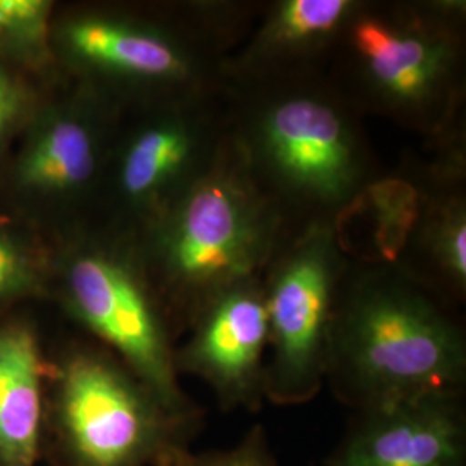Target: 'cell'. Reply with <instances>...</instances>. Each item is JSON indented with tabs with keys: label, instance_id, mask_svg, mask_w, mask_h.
<instances>
[{
	"label": "cell",
	"instance_id": "obj_1",
	"mask_svg": "<svg viewBox=\"0 0 466 466\" xmlns=\"http://www.w3.org/2000/svg\"><path fill=\"white\" fill-rule=\"evenodd\" d=\"M228 138L289 230L337 223L383 171L365 116L327 71L223 84Z\"/></svg>",
	"mask_w": 466,
	"mask_h": 466
},
{
	"label": "cell",
	"instance_id": "obj_2",
	"mask_svg": "<svg viewBox=\"0 0 466 466\" xmlns=\"http://www.w3.org/2000/svg\"><path fill=\"white\" fill-rule=\"evenodd\" d=\"M458 309L400 265L350 258L325 385L352 413L465 398L466 335Z\"/></svg>",
	"mask_w": 466,
	"mask_h": 466
},
{
	"label": "cell",
	"instance_id": "obj_3",
	"mask_svg": "<svg viewBox=\"0 0 466 466\" xmlns=\"http://www.w3.org/2000/svg\"><path fill=\"white\" fill-rule=\"evenodd\" d=\"M261 4L192 0L154 13L78 7L54 19V56L121 109L211 92L223 86V65Z\"/></svg>",
	"mask_w": 466,
	"mask_h": 466
},
{
	"label": "cell",
	"instance_id": "obj_4",
	"mask_svg": "<svg viewBox=\"0 0 466 466\" xmlns=\"http://www.w3.org/2000/svg\"><path fill=\"white\" fill-rule=\"evenodd\" d=\"M363 115L435 146L465 132L463 0H361L327 69Z\"/></svg>",
	"mask_w": 466,
	"mask_h": 466
},
{
	"label": "cell",
	"instance_id": "obj_5",
	"mask_svg": "<svg viewBox=\"0 0 466 466\" xmlns=\"http://www.w3.org/2000/svg\"><path fill=\"white\" fill-rule=\"evenodd\" d=\"M287 232L228 138L208 171L134 237L177 339L219 292L259 279Z\"/></svg>",
	"mask_w": 466,
	"mask_h": 466
},
{
	"label": "cell",
	"instance_id": "obj_6",
	"mask_svg": "<svg viewBox=\"0 0 466 466\" xmlns=\"http://www.w3.org/2000/svg\"><path fill=\"white\" fill-rule=\"evenodd\" d=\"M206 413L169 410L111 350L71 340L49 356L42 421L47 466H169L192 450Z\"/></svg>",
	"mask_w": 466,
	"mask_h": 466
},
{
	"label": "cell",
	"instance_id": "obj_7",
	"mask_svg": "<svg viewBox=\"0 0 466 466\" xmlns=\"http://www.w3.org/2000/svg\"><path fill=\"white\" fill-rule=\"evenodd\" d=\"M50 296L169 410L206 413L182 387L175 367L178 339L134 237L106 225L71 235L52 271Z\"/></svg>",
	"mask_w": 466,
	"mask_h": 466
},
{
	"label": "cell",
	"instance_id": "obj_8",
	"mask_svg": "<svg viewBox=\"0 0 466 466\" xmlns=\"http://www.w3.org/2000/svg\"><path fill=\"white\" fill-rule=\"evenodd\" d=\"M350 256L337 223L289 230L261 275L268 317L265 396L315 400L327 383L333 319Z\"/></svg>",
	"mask_w": 466,
	"mask_h": 466
},
{
	"label": "cell",
	"instance_id": "obj_9",
	"mask_svg": "<svg viewBox=\"0 0 466 466\" xmlns=\"http://www.w3.org/2000/svg\"><path fill=\"white\" fill-rule=\"evenodd\" d=\"M134 109L130 123L119 117L100 190L106 227L130 237L202 177L228 142L223 86Z\"/></svg>",
	"mask_w": 466,
	"mask_h": 466
},
{
	"label": "cell",
	"instance_id": "obj_10",
	"mask_svg": "<svg viewBox=\"0 0 466 466\" xmlns=\"http://www.w3.org/2000/svg\"><path fill=\"white\" fill-rule=\"evenodd\" d=\"M123 109L78 84L66 99L38 109L13 167L17 192L57 204H85L100 196Z\"/></svg>",
	"mask_w": 466,
	"mask_h": 466
},
{
	"label": "cell",
	"instance_id": "obj_11",
	"mask_svg": "<svg viewBox=\"0 0 466 466\" xmlns=\"http://www.w3.org/2000/svg\"><path fill=\"white\" fill-rule=\"evenodd\" d=\"M268 317L261 277L219 292L190 321L175 350L180 379L196 377L223 411L256 413L267 382Z\"/></svg>",
	"mask_w": 466,
	"mask_h": 466
},
{
	"label": "cell",
	"instance_id": "obj_12",
	"mask_svg": "<svg viewBox=\"0 0 466 466\" xmlns=\"http://www.w3.org/2000/svg\"><path fill=\"white\" fill-rule=\"evenodd\" d=\"M327 466H466L465 398L356 411Z\"/></svg>",
	"mask_w": 466,
	"mask_h": 466
},
{
	"label": "cell",
	"instance_id": "obj_13",
	"mask_svg": "<svg viewBox=\"0 0 466 466\" xmlns=\"http://www.w3.org/2000/svg\"><path fill=\"white\" fill-rule=\"evenodd\" d=\"M361 0H271L223 65V84L323 73Z\"/></svg>",
	"mask_w": 466,
	"mask_h": 466
},
{
	"label": "cell",
	"instance_id": "obj_14",
	"mask_svg": "<svg viewBox=\"0 0 466 466\" xmlns=\"http://www.w3.org/2000/svg\"><path fill=\"white\" fill-rule=\"evenodd\" d=\"M429 147L431 161L420 163L421 211L394 265L460 308L466 300L465 132Z\"/></svg>",
	"mask_w": 466,
	"mask_h": 466
},
{
	"label": "cell",
	"instance_id": "obj_15",
	"mask_svg": "<svg viewBox=\"0 0 466 466\" xmlns=\"http://www.w3.org/2000/svg\"><path fill=\"white\" fill-rule=\"evenodd\" d=\"M49 356L32 318L0 317V466L42 463V421Z\"/></svg>",
	"mask_w": 466,
	"mask_h": 466
},
{
	"label": "cell",
	"instance_id": "obj_16",
	"mask_svg": "<svg viewBox=\"0 0 466 466\" xmlns=\"http://www.w3.org/2000/svg\"><path fill=\"white\" fill-rule=\"evenodd\" d=\"M54 9L50 0H0V66L47 71L57 65Z\"/></svg>",
	"mask_w": 466,
	"mask_h": 466
},
{
	"label": "cell",
	"instance_id": "obj_17",
	"mask_svg": "<svg viewBox=\"0 0 466 466\" xmlns=\"http://www.w3.org/2000/svg\"><path fill=\"white\" fill-rule=\"evenodd\" d=\"M52 271L42 268L40 256L11 227L0 221V317L25 300L50 296Z\"/></svg>",
	"mask_w": 466,
	"mask_h": 466
},
{
	"label": "cell",
	"instance_id": "obj_18",
	"mask_svg": "<svg viewBox=\"0 0 466 466\" xmlns=\"http://www.w3.org/2000/svg\"><path fill=\"white\" fill-rule=\"evenodd\" d=\"M169 466H282L269 446L268 433L261 425L250 429L238 444L228 450L190 451Z\"/></svg>",
	"mask_w": 466,
	"mask_h": 466
},
{
	"label": "cell",
	"instance_id": "obj_19",
	"mask_svg": "<svg viewBox=\"0 0 466 466\" xmlns=\"http://www.w3.org/2000/svg\"><path fill=\"white\" fill-rule=\"evenodd\" d=\"M38 111L36 97L15 69L0 66V152Z\"/></svg>",
	"mask_w": 466,
	"mask_h": 466
}]
</instances>
